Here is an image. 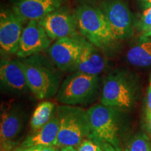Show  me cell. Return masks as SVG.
Instances as JSON below:
<instances>
[{
    "label": "cell",
    "mask_w": 151,
    "mask_h": 151,
    "mask_svg": "<svg viewBox=\"0 0 151 151\" xmlns=\"http://www.w3.org/2000/svg\"><path fill=\"white\" fill-rule=\"evenodd\" d=\"M22 59L28 86L36 98L46 99L56 94L62 75L53 62L39 53Z\"/></svg>",
    "instance_id": "cell-1"
},
{
    "label": "cell",
    "mask_w": 151,
    "mask_h": 151,
    "mask_svg": "<svg viewBox=\"0 0 151 151\" xmlns=\"http://www.w3.org/2000/svg\"><path fill=\"white\" fill-rule=\"evenodd\" d=\"M99 75L73 71L62 82L56 94L57 100L64 105L76 106L92 101L100 87Z\"/></svg>",
    "instance_id": "cell-4"
},
{
    "label": "cell",
    "mask_w": 151,
    "mask_h": 151,
    "mask_svg": "<svg viewBox=\"0 0 151 151\" xmlns=\"http://www.w3.org/2000/svg\"><path fill=\"white\" fill-rule=\"evenodd\" d=\"M134 101V90L126 76L113 73L104 79L100 102L116 109L131 108Z\"/></svg>",
    "instance_id": "cell-6"
},
{
    "label": "cell",
    "mask_w": 151,
    "mask_h": 151,
    "mask_svg": "<svg viewBox=\"0 0 151 151\" xmlns=\"http://www.w3.org/2000/svg\"><path fill=\"white\" fill-rule=\"evenodd\" d=\"M125 151H151L150 138L145 133H139L128 141Z\"/></svg>",
    "instance_id": "cell-19"
},
{
    "label": "cell",
    "mask_w": 151,
    "mask_h": 151,
    "mask_svg": "<svg viewBox=\"0 0 151 151\" xmlns=\"http://www.w3.org/2000/svg\"><path fill=\"white\" fill-rule=\"evenodd\" d=\"M127 61L132 65L138 67H148L151 66V37L139 40L132 46L127 54Z\"/></svg>",
    "instance_id": "cell-17"
},
{
    "label": "cell",
    "mask_w": 151,
    "mask_h": 151,
    "mask_svg": "<svg viewBox=\"0 0 151 151\" xmlns=\"http://www.w3.org/2000/svg\"><path fill=\"white\" fill-rule=\"evenodd\" d=\"M56 146H32L28 148H18L15 151H58V149Z\"/></svg>",
    "instance_id": "cell-22"
},
{
    "label": "cell",
    "mask_w": 151,
    "mask_h": 151,
    "mask_svg": "<svg viewBox=\"0 0 151 151\" xmlns=\"http://www.w3.org/2000/svg\"><path fill=\"white\" fill-rule=\"evenodd\" d=\"M59 122L55 109L50 120L40 129L33 131L22 141L20 148L32 146H56L58 141ZM57 147V146H56Z\"/></svg>",
    "instance_id": "cell-16"
},
{
    "label": "cell",
    "mask_w": 151,
    "mask_h": 151,
    "mask_svg": "<svg viewBox=\"0 0 151 151\" xmlns=\"http://www.w3.org/2000/svg\"><path fill=\"white\" fill-rule=\"evenodd\" d=\"M146 126L148 132L151 139V113L150 114H146Z\"/></svg>",
    "instance_id": "cell-25"
},
{
    "label": "cell",
    "mask_w": 151,
    "mask_h": 151,
    "mask_svg": "<svg viewBox=\"0 0 151 151\" xmlns=\"http://www.w3.org/2000/svg\"><path fill=\"white\" fill-rule=\"evenodd\" d=\"M0 79L4 86L16 93H25L28 90H30L20 60H1Z\"/></svg>",
    "instance_id": "cell-14"
},
{
    "label": "cell",
    "mask_w": 151,
    "mask_h": 151,
    "mask_svg": "<svg viewBox=\"0 0 151 151\" xmlns=\"http://www.w3.org/2000/svg\"><path fill=\"white\" fill-rule=\"evenodd\" d=\"M101 9L106 16L116 40H122L132 36V15L129 7L123 1L104 0Z\"/></svg>",
    "instance_id": "cell-8"
},
{
    "label": "cell",
    "mask_w": 151,
    "mask_h": 151,
    "mask_svg": "<svg viewBox=\"0 0 151 151\" xmlns=\"http://www.w3.org/2000/svg\"><path fill=\"white\" fill-rule=\"evenodd\" d=\"M150 37H151V25L146 30L143 32L142 35L139 38V40H143V39H148V38Z\"/></svg>",
    "instance_id": "cell-24"
},
{
    "label": "cell",
    "mask_w": 151,
    "mask_h": 151,
    "mask_svg": "<svg viewBox=\"0 0 151 151\" xmlns=\"http://www.w3.org/2000/svg\"><path fill=\"white\" fill-rule=\"evenodd\" d=\"M51 39H59L78 35V25L75 14L61 8L50 13L39 20Z\"/></svg>",
    "instance_id": "cell-10"
},
{
    "label": "cell",
    "mask_w": 151,
    "mask_h": 151,
    "mask_svg": "<svg viewBox=\"0 0 151 151\" xmlns=\"http://www.w3.org/2000/svg\"><path fill=\"white\" fill-rule=\"evenodd\" d=\"M58 151H77L76 148L72 146H67L63 147V148H60L58 149Z\"/></svg>",
    "instance_id": "cell-27"
},
{
    "label": "cell",
    "mask_w": 151,
    "mask_h": 151,
    "mask_svg": "<svg viewBox=\"0 0 151 151\" xmlns=\"http://www.w3.org/2000/svg\"><path fill=\"white\" fill-rule=\"evenodd\" d=\"M59 122L57 147L72 146L76 148L85 139L90 137L87 111L70 105L56 108Z\"/></svg>",
    "instance_id": "cell-3"
},
{
    "label": "cell",
    "mask_w": 151,
    "mask_h": 151,
    "mask_svg": "<svg viewBox=\"0 0 151 151\" xmlns=\"http://www.w3.org/2000/svg\"><path fill=\"white\" fill-rule=\"evenodd\" d=\"M51 40L39 20H29L22 30L17 56L26 58L39 53L50 47Z\"/></svg>",
    "instance_id": "cell-11"
},
{
    "label": "cell",
    "mask_w": 151,
    "mask_h": 151,
    "mask_svg": "<svg viewBox=\"0 0 151 151\" xmlns=\"http://www.w3.org/2000/svg\"><path fill=\"white\" fill-rule=\"evenodd\" d=\"M86 39L78 35L57 39L48 48L50 60L60 71L71 72Z\"/></svg>",
    "instance_id": "cell-7"
},
{
    "label": "cell",
    "mask_w": 151,
    "mask_h": 151,
    "mask_svg": "<svg viewBox=\"0 0 151 151\" xmlns=\"http://www.w3.org/2000/svg\"><path fill=\"white\" fill-rule=\"evenodd\" d=\"M25 113L20 106L9 105L1 112L0 125L1 151H10L16 143L22 132Z\"/></svg>",
    "instance_id": "cell-9"
},
{
    "label": "cell",
    "mask_w": 151,
    "mask_h": 151,
    "mask_svg": "<svg viewBox=\"0 0 151 151\" xmlns=\"http://www.w3.org/2000/svg\"><path fill=\"white\" fill-rule=\"evenodd\" d=\"M23 21L14 11H1L0 14V47L7 54H16L19 48Z\"/></svg>",
    "instance_id": "cell-12"
},
{
    "label": "cell",
    "mask_w": 151,
    "mask_h": 151,
    "mask_svg": "<svg viewBox=\"0 0 151 151\" xmlns=\"http://www.w3.org/2000/svg\"><path fill=\"white\" fill-rule=\"evenodd\" d=\"M144 1H146L149 6L151 5V0H144Z\"/></svg>",
    "instance_id": "cell-28"
},
{
    "label": "cell",
    "mask_w": 151,
    "mask_h": 151,
    "mask_svg": "<svg viewBox=\"0 0 151 151\" xmlns=\"http://www.w3.org/2000/svg\"><path fill=\"white\" fill-rule=\"evenodd\" d=\"M75 16L83 37L101 50L108 48L116 40L101 8L85 4L76 9Z\"/></svg>",
    "instance_id": "cell-2"
},
{
    "label": "cell",
    "mask_w": 151,
    "mask_h": 151,
    "mask_svg": "<svg viewBox=\"0 0 151 151\" xmlns=\"http://www.w3.org/2000/svg\"><path fill=\"white\" fill-rule=\"evenodd\" d=\"M99 48L87 39L71 72L81 71L92 75H99L104 70L106 60Z\"/></svg>",
    "instance_id": "cell-15"
},
{
    "label": "cell",
    "mask_w": 151,
    "mask_h": 151,
    "mask_svg": "<svg viewBox=\"0 0 151 151\" xmlns=\"http://www.w3.org/2000/svg\"><path fill=\"white\" fill-rule=\"evenodd\" d=\"M55 107L54 104L48 101H42L37 106L30 121L33 131L40 129L50 120L56 109Z\"/></svg>",
    "instance_id": "cell-18"
},
{
    "label": "cell",
    "mask_w": 151,
    "mask_h": 151,
    "mask_svg": "<svg viewBox=\"0 0 151 151\" xmlns=\"http://www.w3.org/2000/svg\"><path fill=\"white\" fill-rule=\"evenodd\" d=\"M101 146H102L104 151H118V150H116V148H114L113 146L109 144V143H101Z\"/></svg>",
    "instance_id": "cell-26"
},
{
    "label": "cell",
    "mask_w": 151,
    "mask_h": 151,
    "mask_svg": "<svg viewBox=\"0 0 151 151\" xmlns=\"http://www.w3.org/2000/svg\"><path fill=\"white\" fill-rule=\"evenodd\" d=\"M150 113H151V76L150 77V79H149L148 91H147L146 114H150Z\"/></svg>",
    "instance_id": "cell-23"
},
{
    "label": "cell",
    "mask_w": 151,
    "mask_h": 151,
    "mask_svg": "<svg viewBox=\"0 0 151 151\" xmlns=\"http://www.w3.org/2000/svg\"><path fill=\"white\" fill-rule=\"evenodd\" d=\"M118 109L102 104H95L87 111L90 129V139L109 143L120 151L119 141Z\"/></svg>",
    "instance_id": "cell-5"
},
{
    "label": "cell",
    "mask_w": 151,
    "mask_h": 151,
    "mask_svg": "<svg viewBox=\"0 0 151 151\" xmlns=\"http://www.w3.org/2000/svg\"><path fill=\"white\" fill-rule=\"evenodd\" d=\"M66 0H15L13 11L22 21L39 20L60 9Z\"/></svg>",
    "instance_id": "cell-13"
},
{
    "label": "cell",
    "mask_w": 151,
    "mask_h": 151,
    "mask_svg": "<svg viewBox=\"0 0 151 151\" xmlns=\"http://www.w3.org/2000/svg\"><path fill=\"white\" fill-rule=\"evenodd\" d=\"M76 150L77 151H104L101 143L90 138L85 139L77 147Z\"/></svg>",
    "instance_id": "cell-20"
},
{
    "label": "cell",
    "mask_w": 151,
    "mask_h": 151,
    "mask_svg": "<svg viewBox=\"0 0 151 151\" xmlns=\"http://www.w3.org/2000/svg\"><path fill=\"white\" fill-rule=\"evenodd\" d=\"M151 25V5L148 9H146L141 16L139 23H138V27L139 29L143 32L146 30Z\"/></svg>",
    "instance_id": "cell-21"
}]
</instances>
